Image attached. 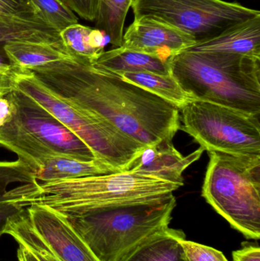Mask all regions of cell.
<instances>
[{
	"instance_id": "3957f363",
	"label": "cell",
	"mask_w": 260,
	"mask_h": 261,
	"mask_svg": "<svg viewBox=\"0 0 260 261\" xmlns=\"http://www.w3.org/2000/svg\"><path fill=\"white\" fill-rule=\"evenodd\" d=\"M169 64L171 75L193 99L260 117V58L184 50Z\"/></svg>"
},
{
	"instance_id": "1f68e13d",
	"label": "cell",
	"mask_w": 260,
	"mask_h": 261,
	"mask_svg": "<svg viewBox=\"0 0 260 261\" xmlns=\"http://www.w3.org/2000/svg\"><path fill=\"white\" fill-rule=\"evenodd\" d=\"M17 257L18 261H39L32 251L21 245H19L17 251Z\"/></svg>"
},
{
	"instance_id": "603a6c76",
	"label": "cell",
	"mask_w": 260,
	"mask_h": 261,
	"mask_svg": "<svg viewBox=\"0 0 260 261\" xmlns=\"http://www.w3.org/2000/svg\"><path fill=\"white\" fill-rule=\"evenodd\" d=\"M6 234L12 236L18 245L32 251L39 261H61L43 246L38 236L29 226L25 207L9 221Z\"/></svg>"
},
{
	"instance_id": "ffe728a7",
	"label": "cell",
	"mask_w": 260,
	"mask_h": 261,
	"mask_svg": "<svg viewBox=\"0 0 260 261\" xmlns=\"http://www.w3.org/2000/svg\"><path fill=\"white\" fill-rule=\"evenodd\" d=\"M112 72V71H111ZM121 79L141 87L169 103L181 109L191 97L170 74L163 75L150 72H113Z\"/></svg>"
},
{
	"instance_id": "83f0119b",
	"label": "cell",
	"mask_w": 260,
	"mask_h": 261,
	"mask_svg": "<svg viewBox=\"0 0 260 261\" xmlns=\"http://www.w3.org/2000/svg\"><path fill=\"white\" fill-rule=\"evenodd\" d=\"M24 208V206L18 201H9L0 203V237L6 234L9 221Z\"/></svg>"
},
{
	"instance_id": "f1b7e54d",
	"label": "cell",
	"mask_w": 260,
	"mask_h": 261,
	"mask_svg": "<svg viewBox=\"0 0 260 261\" xmlns=\"http://www.w3.org/2000/svg\"><path fill=\"white\" fill-rule=\"evenodd\" d=\"M10 93L0 94V128L10 122L16 112V107Z\"/></svg>"
},
{
	"instance_id": "e0dca14e",
	"label": "cell",
	"mask_w": 260,
	"mask_h": 261,
	"mask_svg": "<svg viewBox=\"0 0 260 261\" xmlns=\"http://www.w3.org/2000/svg\"><path fill=\"white\" fill-rule=\"evenodd\" d=\"M93 64L112 72H150L170 74L169 61L122 47L104 51Z\"/></svg>"
},
{
	"instance_id": "f546056e",
	"label": "cell",
	"mask_w": 260,
	"mask_h": 261,
	"mask_svg": "<svg viewBox=\"0 0 260 261\" xmlns=\"http://www.w3.org/2000/svg\"><path fill=\"white\" fill-rule=\"evenodd\" d=\"M233 261H260V248L258 245H247L232 253Z\"/></svg>"
},
{
	"instance_id": "cb8c5ba5",
	"label": "cell",
	"mask_w": 260,
	"mask_h": 261,
	"mask_svg": "<svg viewBox=\"0 0 260 261\" xmlns=\"http://www.w3.org/2000/svg\"><path fill=\"white\" fill-rule=\"evenodd\" d=\"M40 15L58 32L78 24V18L61 0H31Z\"/></svg>"
},
{
	"instance_id": "8fae6325",
	"label": "cell",
	"mask_w": 260,
	"mask_h": 261,
	"mask_svg": "<svg viewBox=\"0 0 260 261\" xmlns=\"http://www.w3.org/2000/svg\"><path fill=\"white\" fill-rule=\"evenodd\" d=\"M196 43L187 34L151 20H134L123 35L121 47L145 52L169 61Z\"/></svg>"
},
{
	"instance_id": "9a60e30c",
	"label": "cell",
	"mask_w": 260,
	"mask_h": 261,
	"mask_svg": "<svg viewBox=\"0 0 260 261\" xmlns=\"http://www.w3.org/2000/svg\"><path fill=\"white\" fill-rule=\"evenodd\" d=\"M3 50L12 67L30 71L60 61L75 59L60 43L12 41L4 44Z\"/></svg>"
},
{
	"instance_id": "277c9868",
	"label": "cell",
	"mask_w": 260,
	"mask_h": 261,
	"mask_svg": "<svg viewBox=\"0 0 260 261\" xmlns=\"http://www.w3.org/2000/svg\"><path fill=\"white\" fill-rule=\"evenodd\" d=\"M176 205L172 195L159 202L63 216L98 260L122 261L148 238L169 227Z\"/></svg>"
},
{
	"instance_id": "7c38bea8",
	"label": "cell",
	"mask_w": 260,
	"mask_h": 261,
	"mask_svg": "<svg viewBox=\"0 0 260 261\" xmlns=\"http://www.w3.org/2000/svg\"><path fill=\"white\" fill-rule=\"evenodd\" d=\"M204 150L200 147L184 156L175 148L172 141H159L145 146L124 171L154 176L183 186V172L201 158Z\"/></svg>"
},
{
	"instance_id": "d6986e66",
	"label": "cell",
	"mask_w": 260,
	"mask_h": 261,
	"mask_svg": "<svg viewBox=\"0 0 260 261\" xmlns=\"http://www.w3.org/2000/svg\"><path fill=\"white\" fill-rule=\"evenodd\" d=\"M186 239L180 229L168 227L148 238L122 261H180V240Z\"/></svg>"
},
{
	"instance_id": "d6a6232c",
	"label": "cell",
	"mask_w": 260,
	"mask_h": 261,
	"mask_svg": "<svg viewBox=\"0 0 260 261\" xmlns=\"http://www.w3.org/2000/svg\"><path fill=\"white\" fill-rule=\"evenodd\" d=\"M15 67L9 64L6 55H3L0 51V74L9 75L14 73Z\"/></svg>"
},
{
	"instance_id": "5b68a950",
	"label": "cell",
	"mask_w": 260,
	"mask_h": 261,
	"mask_svg": "<svg viewBox=\"0 0 260 261\" xmlns=\"http://www.w3.org/2000/svg\"><path fill=\"white\" fill-rule=\"evenodd\" d=\"M201 196L232 228L260 239V155L209 151Z\"/></svg>"
},
{
	"instance_id": "30bf717a",
	"label": "cell",
	"mask_w": 260,
	"mask_h": 261,
	"mask_svg": "<svg viewBox=\"0 0 260 261\" xmlns=\"http://www.w3.org/2000/svg\"><path fill=\"white\" fill-rule=\"evenodd\" d=\"M29 226L43 246L61 261H99L63 215L44 205L25 207Z\"/></svg>"
},
{
	"instance_id": "4fadbf2b",
	"label": "cell",
	"mask_w": 260,
	"mask_h": 261,
	"mask_svg": "<svg viewBox=\"0 0 260 261\" xmlns=\"http://www.w3.org/2000/svg\"><path fill=\"white\" fill-rule=\"evenodd\" d=\"M186 50L235 54L260 58V15L238 23L218 36L197 41Z\"/></svg>"
},
{
	"instance_id": "52a82bcc",
	"label": "cell",
	"mask_w": 260,
	"mask_h": 261,
	"mask_svg": "<svg viewBox=\"0 0 260 261\" xmlns=\"http://www.w3.org/2000/svg\"><path fill=\"white\" fill-rule=\"evenodd\" d=\"M10 94L16 112L0 128V145L15 153L33 172L41 159L51 155L96 159L82 140L36 102L14 89Z\"/></svg>"
},
{
	"instance_id": "8992f818",
	"label": "cell",
	"mask_w": 260,
	"mask_h": 261,
	"mask_svg": "<svg viewBox=\"0 0 260 261\" xmlns=\"http://www.w3.org/2000/svg\"><path fill=\"white\" fill-rule=\"evenodd\" d=\"M13 89L27 96L82 140L98 161L118 172L125 170L145 146L109 122L82 110L53 91L30 70L16 69Z\"/></svg>"
},
{
	"instance_id": "9c48e42d",
	"label": "cell",
	"mask_w": 260,
	"mask_h": 261,
	"mask_svg": "<svg viewBox=\"0 0 260 261\" xmlns=\"http://www.w3.org/2000/svg\"><path fill=\"white\" fill-rule=\"evenodd\" d=\"M134 20L157 21L178 29L195 41L218 36L260 12L224 0H134Z\"/></svg>"
},
{
	"instance_id": "ac0fdd59",
	"label": "cell",
	"mask_w": 260,
	"mask_h": 261,
	"mask_svg": "<svg viewBox=\"0 0 260 261\" xmlns=\"http://www.w3.org/2000/svg\"><path fill=\"white\" fill-rule=\"evenodd\" d=\"M63 46L75 59L93 64L105 51V35L99 29L76 24L59 33Z\"/></svg>"
},
{
	"instance_id": "44dd1931",
	"label": "cell",
	"mask_w": 260,
	"mask_h": 261,
	"mask_svg": "<svg viewBox=\"0 0 260 261\" xmlns=\"http://www.w3.org/2000/svg\"><path fill=\"white\" fill-rule=\"evenodd\" d=\"M36 182L33 170L19 159L0 161V203L20 202Z\"/></svg>"
},
{
	"instance_id": "7a4b0ae2",
	"label": "cell",
	"mask_w": 260,
	"mask_h": 261,
	"mask_svg": "<svg viewBox=\"0 0 260 261\" xmlns=\"http://www.w3.org/2000/svg\"><path fill=\"white\" fill-rule=\"evenodd\" d=\"M182 185L154 176L117 172L32 184L20 201L23 206L44 205L61 214L76 215L96 210L159 202L174 195Z\"/></svg>"
},
{
	"instance_id": "6da1fadb",
	"label": "cell",
	"mask_w": 260,
	"mask_h": 261,
	"mask_svg": "<svg viewBox=\"0 0 260 261\" xmlns=\"http://www.w3.org/2000/svg\"><path fill=\"white\" fill-rule=\"evenodd\" d=\"M32 72L56 93L142 145L172 141L180 128V109L95 64L67 60Z\"/></svg>"
},
{
	"instance_id": "ba28073f",
	"label": "cell",
	"mask_w": 260,
	"mask_h": 261,
	"mask_svg": "<svg viewBox=\"0 0 260 261\" xmlns=\"http://www.w3.org/2000/svg\"><path fill=\"white\" fill-rule=\"evenodd\" d=\"M183 129L205 150L260 155L259 116L192 99L180 110Z\"/></svg>"
},
{
	"instance_id": "484cf974",
	"label": "cell",
	"mask_w": 260,
	"mask_h": 261,
	"mask_svg": "<svg viewBox=\"0 0 260 261\" xmlns=\"http://www.w3.org/2000/svg\"><path fill=\"white\" fill-rule=\"evenodd\" d=\"M70 10L87 20L95 21L97 17L100 0H61Z\"/></svg>"
},
{
	"instance_id": "2e32d148",
	"label": "cell",
	"mask_w": 260,
	"mask_h": 261,
	"mask_svg": "<svg viewBox=\"0 0 260 261\" xmlns=\"http://www.w3.org/2000/svg\"><path fill=\"white\" fill-rule=\"evenodd\" d=\"M12 41L62 44L59 32L41 15H17L0 10V45Z\"/></svg>"
},
{
	"instance_id": "d4e9b609",
	"label": "cell",
	"mask_w": 260,
	"mask_h": 261,
	"mask_svg": "<svg viewBox=\"0 0 260 261\" xmlns=\"http://www.w3.org/2000/svg\"><path fill=\"white\" fill-rule=\"evenodd\" d=\"M180 261H228L221 251L196 242L181 239Z\"/></svg>"
},
{
	"instance_id": "4316f807",
	"label": "cell",
	"mask_w": 260,
	"mask_h": 261,
	"mask_svg": "<svg viewBox=\"0 0 260 261\" xmlns=\"http://www.w3.org/2000/svg\"><path fill=\"white\" fill-rule=\"evenodd\" d=\"M0 6L14 15H41L31 0H0Z\"/></svg>"
},
{
	"instance_id": "5bb4252c",
	"label": "cell",
	"mask_w": 260,
	"mask_h": 261,
	"mask_svg": "<svg viewBox=\"0 0 260 261\" xmlns=\"http://www.w3.org/2000/svg\"><path fill=\"white\" fill-rule=\"evenodd\" d=\"M117 172L96 159L82 161L63 154L51 155L43 158L34 170L37 182H41L77 179Z\"/></svg>"
},
{
	"instance_id": "4dcf8cb0",
	"label": "cell",
	"mask_w": 260,
	"mask_h": 261,
	"mask_svg": "<svg viewBox=\"0 0 260 261\" xmlns=\"http://www.w3.org/2000/svg\"><path fill=\"white\" fill-rule=\"evenodd\" d=\"M13 74L14 73L9 75L0 74V94H9L12 91Z\"/></svg>"
},
{
	"instance_id": "7402d4cb",
	"label": "cell",
	"mask_w": 260,
	"mask_h": 261,
	"mask_svg": "<svg viewBox=\"0 0 260 261\" xmlns=\"http://www.w3.org/2000/svg\"><path fill=\"white\" fill-rule=\"evenodd\" d=\"M134 0H100L96 29L102 31L115 47L122 46L125 18Z\"/></svg>"
}]
</instances>
